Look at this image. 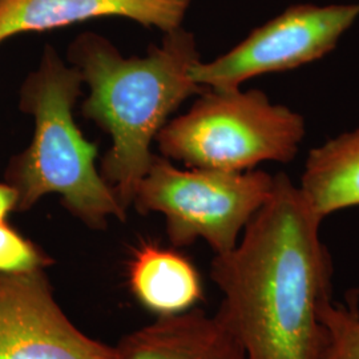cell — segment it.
I'll use <instances>...</instances> for the list:
<instances>
[{
	"mask_svg": "<svg viewBox=\"0 0 359 359\" xmlns=\"http://www.w3.org/2000/svg\"><path fill=\"white\" fill-rule=\"evenodd\" d=\"M322 221L299 185L280 173L238 244L213 258L217 311L246 359H325L321 311L332 301L333 262Z\"/></svg>",
	"mask_w": 359,
	"mask_h": 359,
	"instance_id": "6da1fadb",
	"label": "cell"
},
{
	"mask_svg": "<svg viewBox=\"0 0 359 359\" xmlns=\"http://www.w3.org/2000/svg\"><path fill=\"white\" fill-rule=\"evenodd\" d=\"M68 55L90 87L84 115L112 139L104 180L128 209L154 160L149 147L154 136L182 102L204 90L192 79L200 62L196 40L180 27L165 32L161 46L147 57L126 59L107 39L86 32Z\"/></svg>",
	"mask_w": 359,
	"mask_h": 359,
	"instance_id": "7a4b0ae2",
	"label": "cell"
},
{
	"mask_svg": "<svg viewBox=\"0 0 359 359\" xmlns=\"http://www.w3.org/2000/svg\"><path fill=\"white\" fill-rule=\"evenodd\" d=\"M81 81L77 68H68L52 47L46 48L20 96L22 109L35 118L34 139L13 157L6 177L19 194L18 210H28L46 194L57 193L75 217L104 229L109 217L124 221L127 209L95 167L96 147L75 124L72 109Z\"/></svg>",
	"mask_w": 359,
	"mask_h": 359,
	"instance_id": "3957f363",
	"label": "cell"
},
{
	"mask_svg": "<svg viewBox=\"0 0 359 359\" xmlns=\"http://www.w3.org/2000/svg\"><path fill=\"white\" fill-rule=\"evenodd\" d=\"M305 135V118L261 90L209 88L157 139L163 154L191 167L245 172L292 161Z\"/></svg>",
	"mask_w": 359,
	"mask_h": 359,
	"instance_id": "277c9868",
	"label": "cell"
},
{
	"mask_svg": "<svg viewBox=\"0 0 359 359\" xmlns=\"http://www.w3.org/2000/svg\"><path fill=\"white\" fill-rule=\"evenodd\" d=\"M273 184L274 176L262 170H182L154 157L132 205L142 215H164L175 248L204 240L216 255H224L238 244L246 225L269 198Z\"/></svg>",
	"mask_w": 359,
	"mask_h": 359,
	"instance_id": "5b68a950",
	"label": "cell"
},
{
	"mask_svg": "<svg viewBox=\"0 0 359 359\" xmlns=\"http://www.w3.org/2000/svg\"><path fill=\"white\" fill-rule=\"evenodd\" d=\"M358 18L359 3L292 6L231 51L198 62L192 79L203 88L237 90L252 77L299 68L333 51Z\"/></svg>",
	"mask_w": 359,
	"mask_h": 359,
	"instance_id": "8992f818",
	"label": "cell"
},
{
	"mask_svg": "<svg viewBox=\"0 0 359 359\" xmlns=\"http://www.w3.org/2000/svg\"><path fill=\"white\" fill-rule=\"evenodd\" d=\"M0 359H116L69 321L46 270L0 274Z\"/></svg>",
	"mask_w": 359,
	"mask_h": 359,
	"instance_id": "52a82bcc",
	"label": "cell"
},
{
	"mask_svg": "<svg viewBox=\"0 0 359 359\" xmlns=\"http://www.w3.org/2000/svg\"><path fill=\"white\" fill-rule=\"evenodd\" d=\"M192 0H0V43L99 18H126L169 32L181 27Z\"/></svg>",
	"mask_w": 359,
	"mask_h": 359,
	"instance_id": "ba28073f",
	"label": "cell"
},
{
	"mask_svg": "<svg viewBox=\"0 0 359 359\" xmlns=\"http://www.w3.org/2000/svg\"><path fill=\"white\" fill-rule=\"evenodd\" d=\"M115 350L116 359H246L222 316L196 308L157 317L123 337Z\"/></svg>",
	"mask_w": 359,
	"mask_h": 359,
	"instance_id": "9c48e42d",
	"label": "cell"
},
{
	"mask_svg": "<svg viewBox=\"0 0 359 359\" xmlns=\"http://www.w3.org/2000/svg\"><path fill=\"white\" fill-rule=\"evenodd\" d=\"M129 289L157 317L188 311L203 298V283L192 262L179 252L142 243L128 266Z\"/></svg>",
	"mask_w": 359,
	"mask_h": 359,
	"instance_id": "30bf717a",
	"label": "cell"
},
{
	"mask_svg": "<svg viewBox=\"0 0 359 359\" xmlns=\"http://www.w3.org/2000/svg\"><path fill=\"white\" fill-rule=\"evenodd\" d=\"M299 188L323 219L359 206V128L314 148Z\"/></svg>",
	"mask_w": 359,
	"mask_h": 359,
	"instance_id": "8fae6325",
	"label": "cell"
},
{
	"mask_svg": "<svg viewBox=\"0 0 359 359\" xmlns=\"http://www.w3.org/2000/svg\"><path fill=\"white\" fill-rule=\"evenodd\" d=\"M327 333L325 359H359L358 297L346 305L327 302L321 311Z\"/></svg>",
	"mask_w": 359,
	"mask_h": 359,
	"instance_id": "7c38bea8",
	"label": "cell"
},
{
	"mask_svg": "<svg viewBox=\"0 0 359 359\" xmlns=\"http://www.w3.org/2000/svg\"><path fill=\"white\" fill-rule=\"evenodd\" d=\"M53 264L38 245L6 222L0 224V274H25Z\"/></svg>",
	"mask_w": 359,
	"mask_h": 359,
	"instance_id": "4fadbf2b",
	"label": "cell"
},
{
	"mask_svg": "<svg viewBox=\"0 0 359 359\" xmlns=\"http://www.w3.org/2000/svg\"><path fill=\"white\" fill-rule=\"evenodd\" d=\"M19 194L8 182H0V224L6 222L8 215L18 210Z\"/></svg>",
	"mask_w": 359,
	"mask_h": 359,
	"instance_id": "5bb4252c",
	"label": "cell"
}]
</instances>
